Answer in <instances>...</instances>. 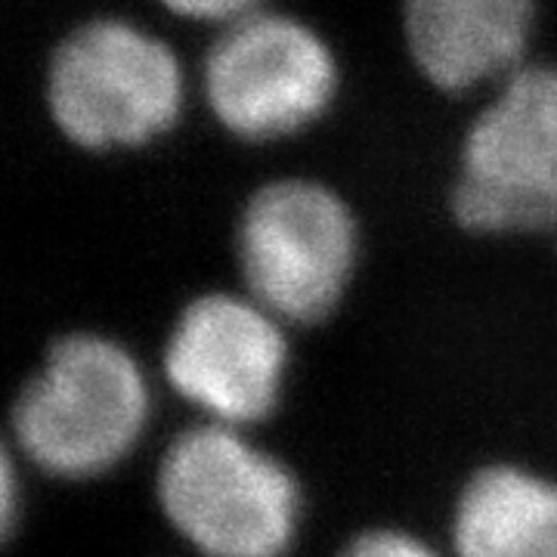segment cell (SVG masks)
Masks as SVG:
<instances>
[{"mask_svg":"<svg viewBox=\"0 0 557 557\" xmlns=\"http://www.w3.org/2000/svg\"><path fill=\"white\" fill-rule=\"evenodd\" d=\"M449 218L486 239L557 230V60L502 78L458 139Z\"/></svg>","mask_w":557,"mask_h":557,"instance_id":"cell-4","label":"cell"},{"mask_svg":"<svg viewBox=\"0 0 557 557\" xmlns=\"http://www.w3.org/2000/svg\"><path fill=\"white\" fill-rule=\"evenodd\" d=\"M186 106L189 78L177 50L131 16L75 22L47 57V119L81 152L152 149L183 124Z\"/></svg>","mask_w":557,"mask_h":557,"instance_id":"cell-1","label":"cell"},{"mask_svg":"<svg viewBox=\"0 0 557 557\" xmlns=\"http://www.w3.org/2000/svg\"><path fill=\"white\" fill-rule=\"evenodd\" d=\"M161 369L211 424L239 431L260 424L276 412L285 391V322L248 295H199L164 341Z\"/></svg>","mask_w":557,"mask_h":557,"instance_id":"cell-7","label":"cell"},{"mask_svg":"<svg viewBox=\"0 0 557 557\" xmlns=\"http://www.w3.org/2000/svg\"><path fill=\"white\" fill-rule=\"evenodd\" d=\"M16 461L13 456H7L3 461V530L10 536L13 523H16Z\"/></svg>","mask_w":557,"mask_h":557,"instance_id":"cell-12","label":"cell"},{"mask_svg":"<svg viewBox=\"0 0 557 557\" xmlns=\"http://www.w3.org/2000/svg\"><path fill=\"white\" fill-rule=\"evenodd\" d=\"M403 47L431 90H493L533 60L539 0H399Z\"/></svg>","mask_w":557,"mask_h":557,"instance_id":"cell-8","label":"cell"},{"mask_svg":"<svg viewBox=\"0 0 557 557\" xmlns=\"http://www.w3.org/2000/svg\"><path fill=\"white\" fill-rule=\"evenodd\" d=\"M152 394L137 357L97 332L53 341L10 412L13 446L60 480H97L139 446Z\"/></svg>","mask_w":557,"mask_h":557,"instance_id":"cell-2","label":"cell"},{"mask_svg":"<svg viewBox=\"0 0 557 557\" xmlns=\"http://www.w3.org/2000/svg\"><path fill=\"white\" fill-rule=\"evenodd\" d=\"M156 498L171 530L205 557H288L304 493L285 461L226 424H196L168 443Z\"/></svg>","mask_w":557,"mask_h":557,"instance_id":"cell-3","label":"cell"},{"mask_svg":"<svg viewBox=\"0 0 557 557\" xmlns=\"http://www.w3.org/2000/svg\"><path fill=\"white\" fill-rule=\"evenodd\" d=\"M458 557H557V480L520 465H486L453 508Z\"/></svg>","mask_w":557,"mask_h":557,"instance_id":"cell-9","label":"cell"},{"mask_svg":"<svg viewBox=\"0 0 557 557\" xmlns=\"http://www.w3.org/2000/svg\"><path fill=\"white\" fill-rule=\"evenodd\" d=\"M359 248L350 201L317 177L263 183L236 220L245 295L285 325H319L338 310L357 276Z\"/></svg>","mask_w":557,"mask_h":557,"instance_id":"cell-6","label":"cell"},{"mask_svg":"<svg viewBox=\"0 0 557 557\" xmlns=\"http://www.w3.org/2000/svg\"><path fill=\"white\" fill-rule=\"evenodd\" d=\"M156 3L177 20L214 25V28H223V25L267 7V0H156Z\"/></svg>","mask_w":557,"mask_h":557,"instance_id":"cell-11","label":"cell"},{"mask_svg":"<svg viewBox=\"0 0 557 557\" xmlns=\"http://www.w3.org/2000/svg\"><path fill=\"white\" fill-rule=\"evenodd\" d=\"M199 81L201 100L223 134L273 146L329 119L344 75L335 47L313 22L260 7L218 28Z\"/></svg>","mask_w":557,"mask_h":557,"instance_id":"cell-5","label":"cell"},{"mask_svg":"<svg viewBox=\"0 0 557 557\" xmlns=\"http://www.w3.org/2000/svg\"><path fill=\"white\" fill-rule=\"evenodd\" d=\"M338 557H440L424 539L412 536L406 530H394V527H375L366 530L350 542H344Z\"/></svg>","mask_w":557,"mask_h":557,"instance_id":"cell-10","label":"cell"}]
</instances>
